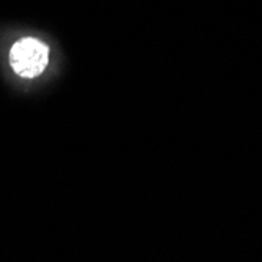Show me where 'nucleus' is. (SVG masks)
<instances>
[{"label": "nucleus", "mask_w": 262, "mask_h": 262, "mask_svg": "<svg viewBox=\"0 0 262 262\" xmlns=\"http://www.w3.org/2000/svg\"><path fill=\"white\" fill-rule=\"evenodd\" d=\"M49 63V49L36 38H22L13 44L10 52V64L13 71L24 77H38Z\"/></svg>", "instance_id": "nucleus-1"}]
</instances>
